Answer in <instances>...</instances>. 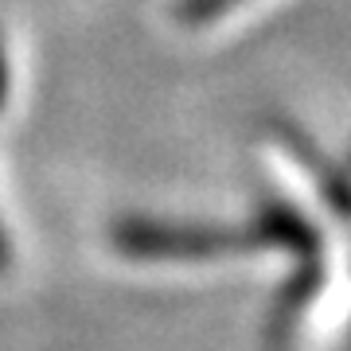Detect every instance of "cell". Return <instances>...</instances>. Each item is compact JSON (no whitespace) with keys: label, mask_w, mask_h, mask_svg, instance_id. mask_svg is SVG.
<instances>
[]
</instances>
